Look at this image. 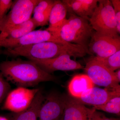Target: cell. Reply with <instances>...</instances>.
<instances>
[{
  "label": "cell",
  "mask_w": 120,
  "mask_h": 120,
  "mask_svg": "<svg viewBox=\"0 0 120 120\" xmlns=\"http://www.w3.org/2000/svg\"><path fill=\"white\" fill-rule=\"evenodd\" d=\"M0 74L19 87L34 86L42 82H57V78L32 61L19 59L0 63Z\"/></svg>",
  "instance_id": "1"
},
{
  "label": "cell",
  "mask_w": 120,
  "mask_h": 120,
  "mask_svg": "<svg viewBox=\"0 0 120 120\" xmlns=\"http://www.w3.org/2000/svg\"><path fill=\"white\" fill-rule=\"evenodd\" d=\"M2 52L8 56H22L28 59L39 60L56 58L64 53L68 54L75 58H79L88 53L87 50L80 45L74 44L72 46H68L52 42H45L12 49H6Z\"/></svg>",
  "instance_id": "2"
},
{
  "label": "cell",
  "mask_w": 120,
  "mask_h": 120,
  "mask_svg": "<svg viewBox=\"0 0 120 120\" xmlns=\"http://www.w3.org/2000/svg\"><path fill=\"white\" fill-rule=\"evenodd\" d=\"M69 15L68 19L52 34L67 42L82 46L90 53L88 45L94 30L87 19L74 13Z\"/></svg>",
  "instance_id": "3"
},
{
  "label": "cell",
  "mask_w": 120,
  "mask_h": 120,
  "mask_svg": "<svg viewBox=\"0 0 120 120\" xmlns=\"http://www.w3.org/2000/svg\"><path fill=\"white\" fill-rule=\"evenodd\" d=\"M39 0H17L13 2L11 10L0 22V45L15 26L30 19Z\"/></svg>",
  "instance_id": "4"
},
{
  "label": "cell",
  "mask_w": 120,
  "mask_h": 120,
  "mask_svg": "<svg viewBox=\"0 0 120 120\" xmlns=\"http://www.w3.org/2000/svg\"><path fill=\"white\" fill-rule=\"evenodd\" d=\"M89 22L95 31L103 34L119 36L116 22L112 2L109 0H99Z\"/></svg>",
  "instance_id": "5"
},
{
  "label": "cell",
  "mask_w": 120,
  "mask_h": 120,
  "mask_svg": "<svg viewBox=\"0 0 120 120\" xmlns=\"http://www.w3.org/2000/svg\"><path fill=\"white\" fill-rule=\"evenodd\" d=\"M45 42L61 43L68 46H72L74 45L65 41L46 30H34L17 39H5L1 43L0 47L12 49Z\"/></svg>",
  "instance_id": "6"
},
{
  "label": "cell",
  "mask_w": 120,
  "mask_h": 120,
  "mask_svg": "<svg viewBox=\"0 0 120 120\" xmlns=\"http://www.w3.org/2000/svg\"><path fill=\"white\" fill-rule=\"evenodd\" d=\"M90 54L99 58H105L120 50V38L94 31L88 47Z\"/></svg>",
  "instance_id": "7"
},
{
  "label": "cell",
  "mask_w": 120,
  "mask_h": 120,
  "mask_svg": "<svg viewBox=\"0 0 120 120\" xmlns=\"http://www.w3.org/2000/svg\"><path fill=\"white\" fill-rule=\"evenodd\" d=\"M84 69L86 75L94 84L105 87H114L120 85L116 79L115 72L107 69L94 57L91 58L86 62Z\"/></svg>",
  "instance_id": "8"
},
{
  "label": "cell",
  "mask_w": 120,
  "mask_h": 120,
  "mask_svg": "<svg viewBox=\"0 0 120 120\" xmlns=\"http://www.w3.org/2000/svg\"><path fill=\"white\" fill-rule=\"evenodd\" d=\"M39 89L19 87L9 92L3 105V109L19 112L30 105Z\"/></svg>",
  "instance_id": "9"
},
{
  "label": "cell",
  "mask_w": 120,
  "mask_h": 120,
  "mask_svg": "<svg viewBox=\"0 0 120 120\" xmlns=\"http://www.w3.org/2000/svg\"><path fill=\"white\" fill-rule=\"evenodd\" d=\"M65 106V96L52 92L45 98L39 113L38 120H60Z\"/></svg>",
  "instance_id": "10"
},
{
  "label": "cell",
  "mask_w": 120,
  "mask_h": 120,
  "mask_svg": "<svg viewBox=\"0 0 120 120\" xmlns=\"http://www.w3.org/2000/svg\"><path fill=\"white\" fill-rule=\"evenodd\" d=\"M68 53L61 54L56 58L39 60L28 58L44 71L51 73L56 71H70L84 68L79 62L71 60Z\"/></svg>",
  "instance_id": "11"
},
{
  "label": "cell",
  "mask_w": 120,
  "mask_h": 120,
  "mask_svg": "<svg viewBox=\"0 0 120 120\" xmlns=\"http://www.w3.org/2000/svg\"><path fill=\"white\" fill-rule=\"evenodd\" d=\"M118 94H120V85L103 89L94 86L79 98H73L77 102L83 105L98 106L105 104L112 97Z\"/></svg>",
  "instance_id": "12"
},
{
  "label": "cell",
  "mask_w": 120,
  "mask_h": 120,
  "mask_svg": "<svg viewBox=\"0 0 120 120\" xmlns=\"http://www.w3.org/2000/svg\"><path fill=\"white\" fill-rule=\"evenodd\" d=\"M65 96V106L60 120H90L95 109L78 103L73 98Z\"/></svg>",
  "instance_id": "13"
},
{
  "label": "cell",
  "mask_w": 120,
  "mask_h": 120,
  "mask_svg": "<svg viewBox=\"0 0 120 120\" xmlns=\"http://www.w3.org/2000/svg\"><path fill=\"white\" fill-rule=\"evenodd\" d=\"M45 99L42 91L39 89L27 108L19 112L12 113L8 120H38L39 110Z\"/></svg>",
  "instance_id": "14"
},
{
  "label": "cell",
  "mask_w": 120,
  "mask_h": 120,
  "mask_svg": "<svg viewBox=\"0 0 120 120\" xmlns=\"http://www.w3.org/2000/svg\"><path fill=\"white\" fill-rule=\"evenodd\" d=\"M94 86V84L86 74H79L72 77L69 83V93L73 98H79Z\"/></svg>",
  "instance_id": "15"
},
{
  "label": "cell",
  "mask_w": 120,
  "mask_h": 120,
  "mask_svg": "<svg viewBox=\"0 0 120 120\" xmlns=\"http://www.w3.org/2000/svg\"><path fill=\"white\" fill-rule=\"evenodd\" d=\"M68 12L67 6L62 0H54L50 14L49 26L46 30L52 33L56 32L67 19Z\"/></svg>",
  "instance_id": "16"
},
{
  "label": "cell",
  "mask_w": 120,
  "mask_h": 120,
  "mask_svg": "<svg viewBox=\"0 0 120 120\" xmlns=\"http://www.w3.org/2000/svg\"><path fill=\"white\" fill-rule=\"evenodd\" d=\"M37 27L34 20L31 18L13 27L5 39H15L20 38L34 30Z\"/></svg>",
  "instance_id": "17"
},
{
  "label": "cell",
  "mask_w": 120,
  "mask_h": 120,
  "mask_svg": "<svg viewBox=\"0 0 120 120\" xmlns=\"http://www.w3.org/2000/svg\"><path fill=\"white\" fill-rule=\"evenodd\" d=\"M93 108L96 110H102L120 116V94L112 97L105 104L98 106H94Z\"/></svg>",
  "instance_id": "18"
},
{
  "label": "cell",
  "mask_w": 120,
  "mask_h": 120,
  "mask_svg": "<svg viewBox=\"0 0 120 120\" xmlns=\"http://www.w3.org/2000/svg\"><path fill=\"white\" fill-rule=\"evenodd\" d=\"M95 59L101 63L110 71L114 72L120 68V50L105 58L94 57Z\"/></svg>",
  "instance_id": "19"
},
{
  "label": "cell",
  "mask_w": 120,
  "mask_h": 120,
  "mask_svg": "<svg viewBox=\"0 0 120 120\" xmlns=\"http://www.w3.org/2000/svg\"><path fill=\"white\" fill-rule=\"evenodd\" d=\"M62 1L67 6L68 13H74L78 16L82 17L89 21L90 17L86 15L79 0H63Z\"/></svg>",
  "instance_id": "20"
},
{
  "label": "cell",
  "mask_w": 120,
  "mask_h": 120,
  "mask_svg": "<svg viewBox=\"0 0 120 120\" xmlns=\"http://www.w3.org/2000/svg\"><path fill=\"white\" fill-rule=\"evenodd\" d=\"M51 11V10L45 12L34 13V16L32 18L37 27L42 26L48 24Z\"/></svg>",
  "instance_id": "21"
},
{
  "label": "cell",
  "mask_w": 120,
  "mask_h": 120,
  "mask_svg": "<svg viewBox=\"0 0 120 120\" xmlns=\"http://www.w3.org/2000/svg\"><path fill=\"white\" fill-rule=\"evenodd\" d=\"M87 16H92L98 4V0H79Z\"/></svg>",
  "instance_id": "22"
},
{
  "label": "cell",
  "mask_w": 120,
  "mask_h": 120,
  "mask_svg": "<svg viewBox=\"0 0 120 120\" xmlns=\"http://www.w3.org/2000/svg\"><path fill=\"white\" fill-rule=\"evenodd\" d=\"M54 0H39V2L35 7L34 13L45 12L51 10Z\"/></svg>",
  "instance_id": "23"
},
{
  "label": "cell",
  "mask_w": 120,
  "mask_h": 120,
  "mask_svg": "<svg viewBox=\"0 0 120 120\" xmlns=\"http://www.w3.org/2000/svg\"><path fill=\"white\" fill-rule=\"evenodd\" d=\"M10 88V85L0 73V104L7 97Z\"/></svg>",
  "instance_id": "24"
},
{
  "label": "cell",
  "mask_w": 120,
  "mask_h": 120,
  "mask_svg": "<svg viewBox=\"0 0 120 120\" xmlns=\"http://www.w3.org/2000/svg\"><path fill=\"white\" fill-rule=\"evenodd\" d=\"M13 2L11 0H0V22L7 15L6 13L11 8Z\"/></svg>",
  "instance_id": "25"
},
{
  "label": "cell",
  "mask_w": 120,
  "mask_h": 120,
  "mask_svg": "<svg viewBox=\"0 0 120 120\" xmlns=\"http://www.w3.org/2000/svg\"><path fill=\"white\" fill-rule=\"evenodd\" d=\"M113 7L116 22L117 33H120V0H112L110 1Z\"/></svg>",
  "instance_id": "26"
},
{
  "label": "cell",
  "mask_w": 120,
  "mask_h": 120,
  "mask_svg": "<svg viewBox=\"0 0 120 120\" xmlns=\"http://www.w3.org/2000/svg\"><path fill=\"white\" fill-rule=\"evenodd\" d=\"M90 120H120L117 118H108L102 113L95 110L92 112Z\"/></svg>",
  "instance_id": "27"
},
{
  "label": "cell",
  "mask_w": 120,
  "mask_h": 120,
  "mask_svg": "<svg viewBox=\"0 0 120 120\" xmlns=\"http://www.w3.org/2000/svg\"><path fill=\"white\" fill-rule=\"evenodd\" d=\"M115 75L116 79L119 82H120V70H118L117 71L115 72Z\"/></svg>",
  "instance_id": "28"
},
{
  "label": "cell",
  "mask_w": 120,
  "mask_h": 120,
  "mask_svg": "<svg viewBox=\"0 0 120 120\" xmlns=\"http://www.w3.org/2000/svg\"><path fill=\"white\" fill-rule=\"evenodd\" d=\"M0 120H8L7 118L3 117L0 116Z\"/></svg>",
  "instance_id": "29"
},
{
  "label": "cell",
  "mask_w": 120,
  "mask_h": 120,
  "mask_svg": "<svg viewBox=\"0 0 120 120\" xmlns=\"http://www.w3.org/2000/svg\"></svg>",
  "instance_id": "30"
}]
</instances>
